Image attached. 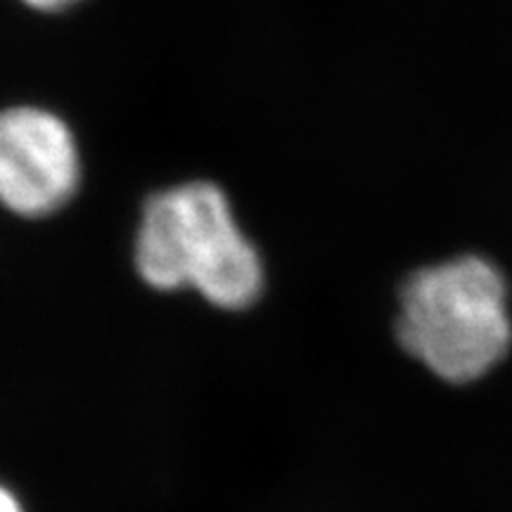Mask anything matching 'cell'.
Returning <instances> with one entry per match:
<instances>
[{"label": "cell", "instance_id": "cell-1", "mask_svg": "<svg viewBox=\"0 0 512 512\" xmlns=\"http://www.w3.org/2000/svg\"><path fill=\"white\" fill-rule=\"evenodd\" d=\"M136 268L162 292L192 287L221 309H247L264 290V264L219 185L192 181L147 200Z\"/></svg>", "mask_w": 512, "mask_h": 512}, {"label": "cell", "instance_id": "cell-2", "mask_svg": "<svg viewBox=\"0 0 512 512\" xmlns=\"http://www.w3.org/2000/svg\"><path fill=\"white\" fill-rule=\"evenodd\" d=\"M401 347L448 382L482 377L510 347L505 283L477 256L413 273L396 320Z\"/></svg>", "mask_w": 512, "mask_h": 512}, {"label": "cell", "instance_id": "cell-3", "mask_svg": "<svg viewBox=\"0 0 512 512\" xmlns=\"http://www.w3.org/2000/svg\"><path fill=\"white\" fill-rule=\"evenodd\" d=\"M81 159L76 138L57 114L38 107L0 112V204L41 219L74 197Z\"/></svg>", "mask_w": 512, "mask_h": 512}, {"label": "cell", "instance_id": "cell-4", "mask_svg": "<svg viewBox=\"0 0 512 512\" xmlns=\"http://www.w3.org/2000/svg\"><path fill=\"white\" fill-rule=\"evenodd\" d=\"M22 3L41 12H57V10L69 8V5H74L76 0H22Z\"/></svg>", "mask_w": 512, "mask_h": 512}, {"label": "cell", "instance_id": "cell-5", "mask_svg": "<svg viewBox=\"0 0 512 512\" xmlns=\"http://www.w3.org/2000/svg\"><path fill=\"white\" fill-rule=\"evenodd\" d=\"M0 512H24L15 494L5 489V486H0Z\"/></svg>", "mask_w": 512, "mask_h": 512}]
</instances>
